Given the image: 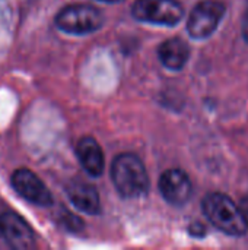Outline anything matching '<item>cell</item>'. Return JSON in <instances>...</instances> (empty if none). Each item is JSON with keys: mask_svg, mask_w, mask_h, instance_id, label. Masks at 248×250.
I'll return each mask as SVG.
<instances>
[{"mask_svg": "<svg viewBox=\"0 0 248 250\" xmlns=\"http://www.w3.org/2000/svg\"><path fill=\"white\" fill-rule=\"evenodd\" d=\"M161 63L170 70H180L190 57V47L181 38H170L158 48Z\"/></svg>", "mask_w": 248, "mask_h": 250, "instance_id": "obj_11", "label": "cell"}, {"mask_svg": "<svg viewBox=\"0 0 248 250\" xmlns=\"http://www.w3.org/2000/svg\"><path fill=\"white\" fill-rule=\"evenodd\" d=\"M206 218L221 231L229 236H244L248 230V223L244 214L229 196L224 193H209L202 204Z\"/></svg>", "mask_w": 248, "mask_h": 250, "instance_id": "obj_2", "label": "cell"}, {"mask_svg": "<svg viewBox=\"0 0 248 250\" xmlns=\"http://www.w3.org/2000/svg\"><path fill=\"white\" fill-rule=\"evenodd\" d=\"M243 35L246 38V41L248 42V9L244 15V19H243Z\"/></svg>", "mask_w": 248, "mask_h": 250, "instance_id": "obj_14", "label": "cell"}, {"mask_svg": "<svg viewBox=\"0 0 248 250\" xmlns=\"http://www.w3.org/2000/svg\"><path fill=\"white\" fill-rule=\"evenodd\" d=\"M13 189L28 202L38 207L53 205V196L42 180L28 168H19L12 176Z\"/></svg>", "mask_w": 248, "mask_h": 250, "instance_id": "obj_6", "label": "cell"}, {"mask_svg": "<svg viewBox=\"0 0 248 250\" xmlns=\"http://www.w3.org/2000/svg\"><path fill=\"white\" fill-rule=\"evenodd\" d=\"M225 15V4L219 0H203L194 6L187 21V32L194 40L209 38Z\"/></svg>", "mask_w": 248, "mask_h": 250, "instance_id": "obj_5", "label": "cell"}, {"mask_svg": "<svg viewBox=\"0 0 248 250\" xmlns=\"http://www.w3.org/2000/svg\"><path fill=\"white\" fill-rule=\"evenodd\" d=\"M189 231L191 236L194 237H203L206 234V230H205V226L200 224V223H193L190 227H189Z\"/></svg>", "mask_w": 248, "mask_h": 250, "instance_id": "obj_12", "label": "cell"}, {"mask_svg": "<svg viewBox=\"0 0 248 250\" xmlns=\"http://www.w3.org/2000/svg\"><path fill=\"white\" fill-rule=\"evenodd\" d=\"M111 179L123 198H140L149 192V176L142 160L134 154H120L111 166Z\"/></svg>", "mask_w": 248, "mask_h": 250, "instance_id": "obj_1", "label": "cell"}, {"mask_svg": "<svg viewBox=\"0 0 248 250\" xmlns=\"http://www.w3.org/2000/svg\"><path fill=\"white\" fill-rule=\"evenodd\" d=\"M76 155L80 166L89 176L99 177L104 173L105 168L104 152L99 144L94 138L91 136L80 138L76 145Z\"/></svg>", "mask_w": 248, "mask_h": 250, "instance_id": "obj_9", "label": "cell"}, {"mask_svg": "<svg viewBox=\"0 0 248 250\" xmlns=\"http://www.w3.org/2000/svg\"><path fill=\"white\" fill-rule=\"evenodd\" d=\"M158 186L162 198L174 207H183L193 192L189 176L180 168H170L162 173Z\"/></svg>", "mask_w": 248, "mask_h": 250, "instance_id": "obj_8", "label": "cell"}, {"mask_svg": "<svg viewBox=\"0 0 248 250\" xmlns=\"http://www.w3.org/2000/svg\"><path fill=\"white\" fill-rule=\"evenodd\" d=\"M67 196L75 208L88 215H96L101 211L99 195L96 189L85 182H72L67 186Z\"/></svg>", "mask_w": 248, "mask_h": 250, "instance_id": "obj_10", "label": "cell"}, {"mask_svg": "<svg viewBox=\"0 0 248 250\" xmlns=\"http://www.w3.org/2000/svg\"><path fill=\"white\" fill-rule=\"evenodd\" d=\"M0 236L13 249L28 250L35 248V237L28 223L13 214L4 212L0 215Z\"/></svg>", "mask_w": 248, "mask_h": 250, "instance_id": "obj_7", "label": "cell"}, {"mask_svg": "<svg viewBox=\"0 0 248 250\" xmlns=\"http://www.w3.org/2000/svg\"><path fill=\"white\" fill-rule=\"evenodd\" d=\"M104 21L102 12L89 4L67 6L56 16L57 28L72 35H86L95 32L104 25Z\"/></svg>", "mask_w": 248, "mask_h": 250, "instance_id": "obj_3", "label": "cell"}, {"mask_svg": "<svg viewBox=\"0 0 248 250\" xmlns=\"http://www.w3.org/2000/svg\"><path fill=\"white\" fill-rule=\"evenodd\" d=\"M99 1H105V3H117V1H121V0H99Z\"/></svg>", "mask_w": 248, "mask_h": 250, "instance_id": "obj_15", "label": "cell"}, {"mask_svg": "<svg viewBox=\"0 0 248 250\" xmlns=\"http://www.w3.org/2000/svg\"><path fill=\"white\" fill-rule=\"evenodd\" d=\"M132 15L140 22L174 26L183 19L184 7L178 0H136Z\"/></svg>", "mask_w": 248, "mask_h": 250, "instance_id": "obj_4", "label": "cell"}, {"mask_svg": "<svg viewBox=\"0 0 248 250\" xmlns=\"http://www.w3.org/2000/svg\"><path fill=\"white\" fill-rule=\"evenodd\" d=\"M238 205H240V208H241V211H243V214H244L246 221L248 223V196H244Z\"/></svg>", "mask_w": 248, "mask_h": 250, "instance_id": "obj_13", "label": "cell"}]
</instances>
